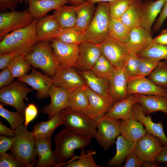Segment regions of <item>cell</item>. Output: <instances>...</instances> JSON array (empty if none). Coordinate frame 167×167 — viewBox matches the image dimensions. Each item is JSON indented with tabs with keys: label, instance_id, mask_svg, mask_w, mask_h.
<instances>
[{
	"label": "cell",
	"instance_id": "obj_1",
	"mask_svg": "<svg viewBox=\"0 0 167 167\" xmlns=\"http://www.w3.org/2000/svg\"><path fill=\"white\" fill-rule=\"evenodd\" d=\"M36 19L28 26L6 35L0 42V54L16 52L24 56L29 53L38 43L36 25Z\"/></svg>",
	"mask_w": 167,
	"mask_h": 167
},
{
	"label": "cell",
	"instance_id": "obj_2",
	"mask_svg": "<svg viewBox=\"0 0 167 167\" xmlns=\"http://www.w3.org/2000/svg\"><path fill=\"white\" fill-rule=\"evenodd\" d=\"M93 137L92 135H78L66 128L59 131L54 137L56 147L54 151L58 163L56 167L63 166L67 160L74 157L76 150L90 146Z\"/></svg>",
	"mask_w": 167,
	"mask_h": 167
},
{
	"label": "cell",
	"instance_id": "obj_3",
	"mask_svg": "<svg viewBox=\"0 0 167 167\" xmlns=\"http://www.w3.org/2000/svg\"><path fill=\"white\" fill-rule=\"evenodd\" d=\"M15 136L10 150L24 164L25 167H32L38 161L36 141L31 132L21 124L14 130Z\"/></svg>",
	"mask_w": 167,
	"mask_h": 167
},
{
	"label": "cell",
	"instance_id": "obj_4",
	"mask_svg": "<svg viewBox=\"0 0 167 167\" xmlns=\"http://www.w3.org/2000/svg\"><path fill=\"white\" fill-rule=\"evenodd\" d=\"M62 124L69 131L81 136H94L97 131V122L86 114L64 108L59 113Z\"/></svg>",
	"mask_w": 167,
	"mask_h": 167
},
{
	"label": "cell",
	"instance_id": "obj_5",
	"mask_svg": "<svg viewBox=\"0 0 167 167\" xmlns=\"http://www.w3.org/2000/svg\"><path fill=\"white\" fill-rule=\"evenodd\" d=\"M110 19L109 2L98 3L93 19L84 32L86 41L99 44L105 39L109 36Z\"/></svg>",
	"mask_w": 167,
	"mask_h": 167
},
{
	"label": "cell",
	"instance_id": "obj_6",
	"mask_svg": "<svg viewBox=\"0 0 167 167\" xmlns=\"http://www.w3.org/2000/svg\"><path fill=\"white\" fill-rule=\"evenodd\" d=\"M24 57L31 65L39 68L52 77L60 67L49 42L48 41L39 42Z\"/></svg>",
	"mask_w": 167,
	"mask_h": 167
},
{
	"label": "cell",
	"instance_id": "obj_7",
	"mask_svg": "<svg viewBox=\"0 0 167 167\" xmlns=\"http://www.w3.org/2000/svg\"><path fill=\"white\" fill-rule=\"evenodd\" d=\"M24 84L18 80L1 88L0 90L1 103L11 106L17 111L24 113L26 106L24 100L32 89L28 88Z\"/></svg>",
	"mask_w": 167,
	"mask_h": 167
},
{
	"label": "cell",
	"instance_id": "obj_8",
	"mask_svg": "<svg viewBox=\"0 0 167 167\" xmlns=\"http://www.w3.org/2000/svg\"><path fill=\"white\" fill-rule=\"evenodd\" d=\"M28 9L22 11H11L0 13V40L9 33L25 27L35 19Z\"/></svg>",
	"mask_w": 167,
	"mask_h": 167
},
{
	"label": "cell",
	"instance_id": "obj_9",
	"mask_svg": "<svg viewBox=\"0 0 167 167\" xmlns=\"http://www.w3.org/2000/svg\"><path fill=\"white\" fill-rule=\"evenodd\" d=\"M120 122L119 119L104 116L97 122V131L94 137L105 150L114 144L120 134Z\"/></svg>",
	"mask_w": 167,
	"mask_h": 167
},
{
	"label": "cell",
	"instance_id": "obj_10",
	"mask_svg": "<svg viewBox=\"0 0 167 167\" xmlns=\"http://www.w3.org/2000/svg\"><path fill=\"white\" fill-rule=\"evenodd\" d=\"M163 147L164 145L159 139L146 132L136 142L134 151L142 164L150 162L156 165L155 160Z\"/></svg>",
	"mask_w": 167,
	"mask_h": 167
},
{
	"label": "cell",
	"instance_id": "obj_11",
	"mask_svg": "<svg viewBox=\"0 0 167 167\" xmlns=\"http://www.w3.org/2000/svg\"><path fill=\"white\" fill-rule=\"evenodd\" d=\"M99 45L101 54L116 69L122 68L129 54L125 43L109 36Z\"/></svg>",
	"mask_w": 167,
	"mask_h": 167
},
{
	"label": "cell",
	"instance_id": "obj_12",
	"mask_svg": "<svg viewBox=\"0 0 167 167\" xmlns=\"http://www.w3.org/2000/svg\"><path fill=\"white\" fill-rule=\"evenodd\" d=\"M88 100L85 114L96 122L103 118L115 103L110 97H105L93 91L86 85L83 87Z\"/></svg>",
	"mask_w": 167,
	"mask_h": 167
},
{
	"label": "cell",
	"instance_id": "obj_13",
	"mask_svg": "<svg viewBox=\"0 0 167 167\" xmlns=\"http://www.w3.org/2000/svg\"><path fill=\"white\" fill-rule=\"evenodd\" d=\"M49 42L60 67L76 66L79 52L78 45L65 43L55 39Z\"/></svg>",
	"mask_w": 167,
	"mask_h": 167
},
{
	"label": "cell",
	"instance_id": "obj_14",
	"mask_svg": "<svg viewBox=\"0 0 167 167\" xmlns=\"http://www.w3.org/2000/svg\"><path fill=\"white\" fill-rule=\"evenodd\" d=\"M72 91L52 84L48 92L50 98L49 104L44 107L41 112L50 119L65 108L69 107V99Z\"/></svg>",
	"mask_w": 167,
	"mask_h": 167
},
{
	"label": "cell",
	"instance_id": "obj_15",
	"mask_svg": "<svg viewBox=\"0 0 167 167\" xmlns=\"http://www.w3.org/2000/svg\"><path fill=\"white\" fill-rule=\"evenodd\" d=\"M127 92L128 95L140 94L165 96L167 89L156 84L148 78L137 76L128 79Z\"/></svg>",
	"mask_w": 167,
	"mask_h": 167
},
{
	"label": "cell",
	"instance_id": "obj_16",
	"mask_svg": "<svg viewBox=\"0 0 167 167\" xmlns=\"http://www.w3.org/2000/svg\"><path fill=\"white\" fill-rule=\"evenodd\" d=\"M52 77V84L73 91L86 85L84 78L72 67H60Z\"/></svg>",
	"mask_w": 167,
	"mask_h": 167
},
{
	"label": "cell",
	"instance_id": "obj_17",
	"mask_svg": "<svg viewBox=\"0 0 167 167\" xmlns=\"http://www.w3.org/2000/svg\"><path fill=\"white\" fill-rule=\"evenodd\" d=\"M76 66L81 71L92 70L101 54L99 44L85 41L79 45Z\"/></svg>",
	"mask_w": 167,
	"mask_h": 167
},
{
	"label": "cell",
	"instance_id": "obj_18",
	"mask_svg": "<svg viewBox=\"0 0 167 167\" xmlns=\"http://www.w3.org/2000/svg\"><path fill=\"white\" fill-rule=\"evenodd\" d=\"M32 71L28 74L18 78V80L28 84L32 89L37 91V98L43 99L49 96V90L52 84V77L44 75L31 68Z\"/></svg>",
	"mask_w": 167,
	"mask_h": 167
},
{
	"label": "cell",
	"instance_id": "obj_19",
	"mask_svg": "<svg viewBox=\"0 0 167 167\" xmlns=\"http://www.w3.org/2000/svg\"><path fill=\"white\" fill-rule=\"evenodd\" d=\"M132 112L134 117L144 126V129L147 133L157 137L162 142L164 146H167V138L164 132L163 125L161 122L158 123L154 122L149 114L146 116L143 113L141 107L138 103L133 106Z\"/></svg>",
	"mask_w": 167,
	"mask_h": 167
},
{
	"label": "cell",
	"instance_id": "obj_20",
	"mask_svg": "<svg viewBox=\"0 0 167 167\" xmlns=\"http://www.w3.org/2000/svg\"><path fill=\"white\" fill-rule=\"evenodd\" d=\"M151 33L141 26L131 30L126 44L129 54L139 55L152 43Z\"/></svg>",
	"mask_w": 167,
	"mask_h": 167
},
{
	"label": "cell",
	"instance_id": "obj_21",
	"mask_svg": "<svg viewBox=\"0 0 167 167\" xmlns=\"http://www.w3.org/2000/svg\"><path fill=\"white\" fill-rule=\"evenodd\" d=\"M128 77L122 68L116 69L109 80V95L115 103L126 98L128 95L127 84Z\"/></svg>",
	"mask_w": 167,
	"mask_h": 167
},
{
	"label": "cell",
	"instance_id": "obj_22",
	"mask_svg": "<svg viewBox=\"0 0 167 167\" xmlns=\"http://www.w3.org/2000/svg\"><path fill=\"white\" fill-rule=\"evenodd\" d=\"M166 0H145L142 2L141 26L152 33L151 29Z\"/></svg>",
	"mask_w": 167,
	"mask_h": 167
},
{
	"label": "cell",
	"instance_id": "obj_23",
	"mask_svg": "<svg viewBox=\"0 0 167 167\" xmlns=\"http://www.w3.org/2000/svg\"><path fill=\"white\" fill-rule=\"evenodd\" d=\"M137 103L136 94L129 95L126 98L115 102L105 116L117 119H126L133 117L132 109Z\"/></svg>",
	"mask_w": 167,
	"mask_h": 167
},
{
	"label": "cell",
	"instance_id": "obj_24",
	"mask_svg": "<svg viewBox=\"0 0 167 167\" xmlns=\"http://www.w3.org/2000/svg\"><path fill=\"white\" fill-rule=\"evenodd\" d=\"M36 148L39 159L36 167H56L58 163L51 148V139H35Z\"/></svg>",
	"mask_w": 167,
	"mask_h": 167
},
{
	"label": "cell",
	"instance_id": "obj_25",
	"mask_svg": "<svg viewBox=\"0 0 167 167\" xmlns=\"http://www.w3.org/2000/svg\"><path fill=\"white\" fill-rule=\"evenodd\" d=\"M36 30L38 42L49 41L60 28L54 15H46L36 19Z\"/></svg>",
	"mask_w": 167,
	"mask_h": 167
},
{
	"label": "cell",
	"instance_id": "obj_26",
	"mask_svg": "<svg viewBox=\"0 0 167 167\" xmlns=\"http://www.w3.org/2000/svg\"><path fill=\"white\" fill-rule=\"evenodd\" d=\"M137 103L146 115L157 111L167 114V98L165 96L136 94Z\"/></svg>",
	"mask_w": 167,
	"mask_h": 167
},
{
	"label": "cell",
	"instance_id": "obj_27",
	"mask_svg": "<svg viewBox=\"0 0 167 167\" xmlns=\"http://www.w3.org/2000/svg\"><path fill=\"white\" fill-rule=\"evenodd\" d=\"M28 3V10L35 19H38L47 15L51 10H55L70 0H26Z\"/></svg>",
	"mask_w": 167,
	"mask_h": 167
},
{
	"label": "cell",
	"instance_id": "obj_28",
	"mask_svg": "<svg viewBox=\"0 0 167 167\" xmlns=\"http://www.w3.org/2000/svg\"><path fill=\"white\" fill-rule=\"evenodd\" d=\"M75 7L76 19L74 27L85 32L89 26L95 14L96 8L95 3L89 0H84Z\"/></svg>",
	"mask_w": 167,
	"mask_h": 167
},
{
	"label": "cell",
	"instance_id": "obj_29",
	"mask_svg": "<svg viewBox=\"0 0 167 167\" xmlns=\"http://www.w3.org/2000/svg\"><path fill=\"white\" fill-rule=\"evenodd\" d=\"M143 124L133 117L122 120L120 123V134L126 140L135 143L146 133Z\"/></svg>",
	"mask_w": 167,
	"mask_h": 167
},
{
	"label": "cell",
	"instance_id": "obj_30",
	"mask_svg": "<svg viewBox=\"0 0 167 167\" xmlns=\"http://www.w3.org/2000/svg\"><path fill=\"white\" fill-rule=\"evenodd\" d=\"M78 73L84 78L86 86L90 89L102 96L110 97L109 95V80L97 76L92 70L81 71Z\"/></svg>",
	"mask_w": 167,
	"mask_h": 167
},
{
	"label": "cell",
	"instance_id": "obj_31",
	"mask_svg": "<svg viewBox=\"0 0 167 167\" xmlns=\"http://www.w3.org/2000/svg\"><path fill=\"white\" fill-rule=\"evenodd\" d=\"M136 143L129 142L121 135L118 136L115 142L116 154L113 157L108 160L107 166H121L129 154L134 150Z\"/></svg>",
	"mask_w": 167,
	"mask_h": 167
},
{
	"label": "cell",
	"instance_id": "obj_32",
	"mask_svg": "<svg viewBox=\"0 0 167 167\" xmlns=\"http://www.w3.org/2000/svg\"><path fill=\"white\" fill-rule=\"evenodd\" d=\"M62 124L59 113L47 121L35 124L31 132L35 139H51L54 130Z\"/></svg>",
	"mask_w": 167,
	"mask_h": 167
},
{
	"label": "cell",
	"instance_id": "obj_33",
	"mask_svg": "<svg viewBox=\"0 0 167 167\" xmlns=\"http://www.w3.org/2000/svg\"><path fill=\"white\" fill-rule=\"evenodd\" d=\"M142 0H135L120 20L131 30L141 26Z\"/></svg>",
	"mask_w": 167,
	"mask_h": 167
},
{
	"label": "cell",
	"instance_id": "obj_34",
	"mask_svg": "<svg viewBox=\"0 0 167 167\" xmlns=\"http://www.w3.org/2000/svg\"><path fill=\"white\" fill-rule=\"evenodd\" d=\"M53 15L60 28L75 27L76 22V13L75 6L64 5L55 10Z\"/></svg>",
	"mask_w": 167,
	"mask_h": 167
},
{
	"label": "cell",
	"instance_id": "obj_35",
	"mask_svg": "<svg viewBox=\"0 0 167 167\" xmlns=\"http://www.w3.org/2000/svg\"><path fill=\"white\" fill-rule=\"evenodd\" d=\"M52 39L57 40L65 43L78 45L86 41L84 32L75 27L60 28L51 36L49 42Z\"/></svg>",
	"mask_w": 167,
	"mask_h": 167
},
{
	"label": "cell",
	"instance_id": "obj_36",
	"mask_svg": "<svg viewBox=\"0 0 167 167\" xmlns=\"http://www.w3.org/2000/svg\"><path fill=\"white\" fill-rule=\"evenodd\" d=\"M131 30L120 19L111 18L109 27V36L125 44L129 39Z\"/></svg>",
	"mask_w": 167,
	"mask_h": 167
},
{
	"label": "cell",
	"instance_id": "obj_37",
	"mask_svg": "<svg viewBox=\"0 0 167 167\" xmlns=\"http://www.w3.org/2000/svg\"><path fill=\"white\" fill-rule=\"evenodd\" d=\"M83 87L72 91L69 99V107L75 111L85 113L88 100Z\"/></svg>",
	"mask_w": 167,
	"mask_h": 167
},
{
	"label": "cell",
	"instance_id": "obj_38",
	"mask_svg": "<svg viewBox=\"0 0 167 167\" xmlns=\"http://www.w3.org/2000/svg\"><path fill=\"white\" fill-rule=\"evenodd\" d=\"M80 156L76 160H71L66 162L64 164L66 167H103L97 164L96 162L93 155L96 152L91 148L88 149L85 152L84 148L81 149Z\"/></svg>",
	"mask_w": 167,
	"mask_h": 167
},
{
	"label": "cell",
	"instance_id": "obj_39",
	"mask_svg": "<svg viewBox=\"0 0 167 167\" xmlns=\"http://www.w3.org/2000/svg\"><path fill=\"white\" fill-rule=\"evenodd\" d=\"M31 65L24 56L18 54L11 60L7 67L14 78H18L27 74L31 69Z\"/></svg>",
	"mask_w": 167,
	"mask_h": 167
},
{
	"label": "cell",
	"instance_id": "obj_40",
	"mask_svg": "<svg viewBox=\"0 0 167 167\" xmlns=\"http://www.w3.org/2000/svg\"><path fill=\"white\" fill-rule=\"evenodd\" d=\"M116 69L109 60L101 54L92 71L97 76L109 80Z\"/></svg>",
	"mask_w": 167,
	"mask_h": 167
},
{
	"label": "cell",
	"instance_id": "obj_41",
	"mask_svg": "<svg viewBox=\"0 0 167 167\" xmlns=\"http://www.w3.org/2000/svg\"><path fill=\"white\" fill-rule=\"evenodd\" d=\"M148 78L156 84L167 89V62L160 61Z\"/></svg>",
	"mask_w": 167,
	"mask_h": 167
},
{
	"label": "cell",
	"instance_id": "obj_42",
	"mask_svg": "<svg viewBox=\"0 0 167 167\" xmlns=\"http://www.w3.org/2000/svg\"><path fill=\"white\" fill-rule=\"evenodd\" d=\"M138 56L149 58L160 61L164 59L167 62V45L152 43Z\"/></svg>",
	"mask_w": 167,
	"mask_h": 167
},
{
	"label": "cell",
	"instance_id": "obj_43",
	"mask_svg": "<svg viewBox=\"0 0 167 167\" xmlns=\"http://www.w3.org/2000/svg\"><path fill=\"white\" fill-rule=\"evenodd\" d=\"M2 103L0 104V115L5 119L10 124L13 131L25 121L24 114L19 111L12 112L5 109Z\"/></svg>",
	"mask_w": 167,
	"mask_h": 167
},
{
	"label": "cell",
	"instance_id": "obj_44",
	"mask_svg": "<svg viewBox=\"0 0 167 167\" xmlns=\"http://www.w3.org/2000/svg\"><path fill=\"white\" fill-rule=\"evenodd\" d=\"M135 0H113L109 2L111 18L120 19Z\"/></svg>",
	"mask_w": 167,
	"mask_h": 167
},
{
	"label": "cell",
	"instance_id": "obj_45",
	"mask_svg": "<svg viewBox=\"0 0 167 167\" xmlns=\"http://www.w3.org/2000/svg\"><path fill=\"white\" fill-rule=\"evenodd\" d=\"M139 62L138 55L129 54L122 67L129 79L138 76Z\"/></svg>",
	"mask_w": 167,
	"mask_h": 167
},
{
	"label": "cell",
	"instance_id": "obj_46",
	"mask_svg": "<svg viewBox=\"0 0 167 167\" xmlns=\"http://www.w3.org/2000/svg\"><path fill=\"white\" fill-rule=\"evenodd\" d=\"M138 76H148L156 67L159 60L146 57H139Z\"/></svg>",
	"mask_w": 167,
	"mask_h": 167
},
{
	"label": "cell",
	"instance_id": "obj_47",
	"mask_svg": "<svg viewBox=\"0 0 167 167\" xmlns=\"http://www.w3.org/2000/svg\"><path fill=\"white\" fill-rule=\"evenodd\" d=\"M0 167H23L24 164L12 153H0Z\"/></svg>",
	"mask_w": 167,
	"mask_h": 167
},
{
	"label": "cell",
	"instance_id": "obj_48",
	"mask_svg": "<svg viewBox=\"0 0 167 167\" xmlns=\"http://www.w3.org/2000/svg\"><path fill=\"white\" fill-rule=\"evenodd\" d=\"M38 113L36 107L33 104H30L26 107L24 111V126L27 127L28 124L36 117Z\"/></svg>",
	"mask_w": 167,
	"mask_h": 167
},
{
	"label": "cell",
	"instance_id": "obj_49",
	"mask_svg": "<svg viewBox=\"0 0 167 167\" xmlns=\"http://www.w3.org/2000/svg\"><path fill=\"white\" fill-rule=\"evenodd\" d=\"M14 77L8 68H4L0 73V88L6 86L12 83Z\"/></svg>",
	"mask_w": 167,
	"mask_h": 167
},
{
	"label": "cell",
	"instance_id": "obj_50",
	"mask_svg": "<svg viewBox=\"0 0 167 167\" xmlns=\"http://www.w3.org/2000/svg\"><path fill=\"white\" fill-rule=\"evenodd\" d=\"M167 18V0L165 2L158 18L156 20L153 28L154 32L159 31Z\"/></svg>",
	"mask_w": 167,
	"mask_h": 167
},
{
	"label": "cell",
	"instance_id": "obj_51",
	"mask_svg": "<svg viewBox=\"0 0 167 167\" xmlns=\"http://www.w3.org/2000/svg\"><path fill=\"white\" fill-rule=\"evenodd\" d=\"M14 137H8L1 135L0 136V153L6 152L10 149L14 140Z\"/></svg>",
	"mask_w": 167,
	"mask_h": 167
},
{
	"label": "cell",
	"instance_id": "obj_52",
	"mask_svg": "<svg viewBox=\"0 0 167 167\" xmlns=\"http://www.w3.org/2000/svg\"><path fill=\"white\" fill-rule=\"evenodd\" d=\"M142 163L139 160L134 150L128 155L123 167H139Z\"/></svg>",
	"mask_w": 167,
	"mask_h": 167
},
{
	"label": "cell",
	"instance_id": "obj_53",
	"mask_svg": "<svg viewBox=\"0 0 167 167\" xmlns=\"http://www.w3.org/2000/svg\"><path fill=\"white\" fill-rule=\"evenodd\" d=\"M19 3V0H0V10L1 12L8 9L11 11L15 10Z\"/></svg>",
	"mask_w": 167,
	"mask_h": 167
},
{
	"label": "cell",
	"instance_id": "obj_54",
	"mask_svg": "<svg viewBox=\"0 0 167 167\" xmlns=\"http://www.w3.org/2000/svg\"><path fill=\"white\" fill-rule=\"evenodd\" d=\"M18 54L16 52H13L0 54V69H2L7 67L11 60Z\"/></svg>",
	"mask_w": 167,
	"mask_h": 167
},
{
	"label": "cell",
	"instance_id": "obj_55",
	"mask_svg": "<svg viewBox=\"0 0 167 167\" xmlns=\"http://www.w3.org/2000/svg\"><path fill=\"white\" fill-rule=\"evenodd\" d=\"M153 43L167 45V29L163 30L156 37L153 39Z\"/></svg>",
	"mask_w": 167,
	"mask_h": 167
},
{
	"label": "cell",
	"instance_id": "obj_56",
	"mask_svg": "<svg viewBox=\"0 0 167 167\" xmlns=\"http://www.w3.org/2000/svg\"><path fill=\"white\" fill-rule=\"evenodd\" d=\"M155 161L156 164L165 163V165L167 166V146H164L162 151L156 158Z\"/></svg>",
	"mask_w": 167,
	"mask_h": 167
},
{
	"label": "cell",
	"instance_id": "obj_57",
	"mask_svg": "<svg viewBox=\"0 0 167 167\" xmlns=\"http://www.w3.org/2000/svg\"><path fill=\"white\" fill-rule=\"evenodd\" d=\"M0 134L8 137H14L15 136L14 131L3 124L1 122H0Z\"/></svg>",
	"mask_w": 167,
	"mask_h": 167
},
{
	"label": "cell",
	"instance_id": "obj_58",
	"mask_svg": "<svg viewBox=\"0 0 167 167\" xmlns=\"http://www.w3.org/2000/svg\"><path fill=\"white\" fill-rule=\"evenodd\" d=\"M84 0H70V2L74 6L79 5L82 3Z\"/></svg>",
	"mask_w": 167,
	"mask_h": 167
},
{
	"label": "cell",
	"instance_id": "obj_59",
	"mask_svg": "<svg viewBox=\"0 0 167 167\" xmlns=\"http://www.w3.org/2000/svg\"><path fill=\"white\" fill-rule=\"evenodd\" d=\"M141 166L142 167H159L156 165L151 163L150 162H144L142 164Z\"/></svg>",
	"mask_w": 167,
	"mask_h": 167
},
{
	"label": "cell",
	"instance_id": "obj_60",
	"mask_svg": "<svg viewBox=\"0 0 167 167\" xmlns=\"http://www.w3.org/2000/svg\"><path fill=\"white\" fill-rule=\"evenodd\" d=\"M92 2L95 3H99L101 2H109L113 0H89Z\"/></svg>",
	"mask_w": 167,
	"mask_h": 167
},
{
	"label": "cell",
	"instance_id": "obj_61",
	"mask_svg": "<svg viewBox=\"0 0 167 167\" xmlns=\"http://www.w3.org/2000/svg\"><path fill=\"white\" fill-rule=\"evenodd\" d=\"M24 0H19V3H22Z\"/></svg>",
	"mask_w": 167,
	"mask_h": 167
},
{
	"label": "cell",
	"instance_id": "obj_62",
	"mask_svg": "<svg viewBox=\"0 0 167 167\" xmlns=\"http://www.w3.org/2000/svg\"><path fill=\"white\" fill-rule=\"evenodd\" d=\"M165 97H166L167 98V94H166L165 96Z\"/></svg>",
	"mask_w": 167,
	"mask_h": 167
}]
</instances>
